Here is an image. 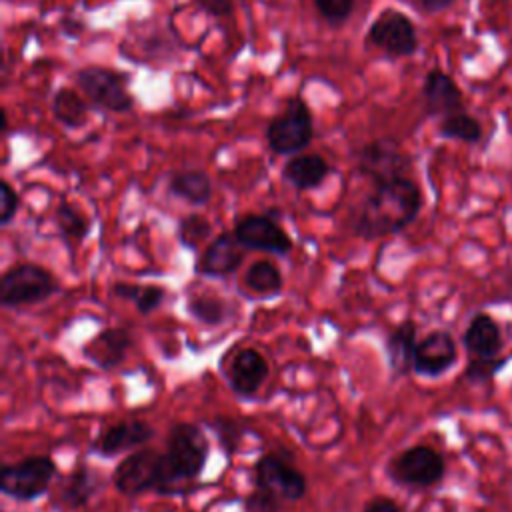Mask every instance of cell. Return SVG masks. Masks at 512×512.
Here are the masks:
<instances>
[{"instance_id":"cell-1","label":"cell","mask_w":512,"mask_h":512,"mask_svg":"<svg viewBox=\"0 0 512 512\" xmlns=\"http://www.w3.org/2000/svg\"><path fill=\"white\" fill-rule=\"evenodd\" d=\"M422 204V190L410 176L374 184L350 214L352 234L364 240L400 234L418 218Z\"/></svg>"},{"instance_id":"cell-2","label":"cell","mask_w":512,"mask_h":512,"mask_svg":"<svg viewBox=\"0 0 512 512\" xmlns=\"http://www.w3.org/2000/svg\"><path fill=\"white\" fill-rule=\"evenodd\" d=\"M210 442L204 430L194 422L172 424L166 436V450L162 452L164 464V492L174 496L188 492L202 476L208 462Z\"/></svg>"},{"instance_id":"cell-3","label":"cell","mask_w":512,"mask_h":512,"mask_svg":"<svg viewBox=\"0 0 512 512\" xmlns=\"http://www.w3.org/2000/svg\"><path fill=\"white\" fill-rule=\"evenodd\" d=\"M62 290L58 278L36 262H18L0 278V304L6 310H18L46 302Z\"/></svg>"},{"instance_id":"cell-4","label":"cell","mask_w":512,"mask_h":512,"mask_svg":"<svg viewBox=\"0 0 512 512\" xmlns=\"http://www.w3.org/2000/svg\"><path fill=\"white\" fill-rule=\"evenodd\" d=\"M74 84L92 106L104 112L126 114L134 108V96L128 90L130 76L120 70L98 64L82 66L74 72Z\"/></svg>"},{"instance_id":"cell-5","label":"cell","mask_w":512,"mask_h":512,"mask_svg":"<svg viewBox=\"0 0 512 512\" xmlns=\"http://www.w3.org/2000/svg\"><path fill=\"white\" fill-rule=\"evenodd\" d=\"M264 136L270 152L276 156L306 150L314 138V118L308 102L300 94L290 96L284 110L268 122Z\"/></svg>"},{"instance_id":"cell-6","label":"cell","mask_w":512,"mask_h":512,"mask_svg":"<svg viewBox=\"0 0 512 512\" xmlns=\"http://www.w3.org/2000/svg\"><path fill=\"white\" fill-rule=\"evenodd\" d=\"M58 472L56 462L48 454L26 456L18 462L4 464L0 470V490L16 502H32L50 490Z\"/></svg>"},{"instance_id":"cell-7","label":"cell","mask_w":512,"mask_h":512,"mask_svg":"<svg viewBox=\"0 0 512 512\" xmlns=\"http://www.w3.org/2000/svg\"><path fill=\"white\" fill-rule=\"evenodd\" d=\"M254 486L268 490L284 502L300 500L308 490L306 476L296 468L294 456L284 448L264 452L252 470Z\"/></svg>"},{"instance_id":"cell-8","label":"cell","mask_w":512,"mask_h":512,"mask_svg":"<svg viewBox=\"0 0 512 512\" xmlns=\"http://www.w3.org/2000/svg\"><path fill=\"white\" fill-rule=\"evenodd\" d=\"M114 488L124 496H140L144 492H164L162 452L156 448H138L124 456L112 472Z\"/></svg>"},{"instance_id":"cell-9","label":"cell","mask_w":512,"mask_h":512,"mask_svg":"<svg viewBox=\"0 0 512 512\" xmlns=\"http://www.w3.org/2000/svg\"><path fill=\"white\" fill-rule=\"evenodd\" d=\"M386 472L398 486L432 488L444 478L446 462L438 450L418 444L398 452L388 462Z\"/></svg>"},{"instance_id":"cell-10","label":"cell","mask_w":512,"mask_h":512,"mask_svg":"<svg viewBox=\"0 0 512 512\" xmlns=\"http://www.w3.org/2000/svg\"><path fill=\"white\" fill-rule=\"evenodd\" d=\"M356 170L370 178L372 184L408 176L412 158L396 138L380 136L366 142L356 154Z\"/></svg>"},{"instance_id":"cell-11","label":"cell","mask_w":512,"mask_h":512,"mask_svg":"<svg viewBox=\"0 0 512 512\" xmlns=\"http://www.w3.org/2000/svg\"><path fill=\"white\" fill-rule=\"evenodd\" d=\"M366 46L380 48L388 56L406 58L418 52L420 40L410 16L396 8H384L366 30Z\"/></svg>"},{"instance_id":"cell-12","label":"cell","mask_w":512,"mask_h":512,"mask_svg":"<svg viewBox=\"0 0 512 512\" xmlns=\"http://www.w3.org/2000/svg\"><path fill=\"white\" fill-rule=\"evenodd\" d=\"M236 240L244 250L270 252L276 256H288L294 242L288 232L270 214H244L234 222L232 228Z\"/></svg>"},{"instance_id":"cell-13","label":"cell","mask_w":512,"mask_h":512,"mask_svg":"<svg viewBox=\"0 0 512 512\" xmlns=\"http://www.w3.org/2000/svg\"><path fill=\"white\" fill-rule=\"evenodd\" d=\"M458 360L456 342L450 332L434 330L418 340L414 350L412 372L424 378H438L448 372Z\"/></svg>"},{"instance_id":"cell-14","label":"cell","mask_w":512,"mask_h":512,"mask_svg":"<svg viewBox=\"0 0 512 512\" xmlns=\"http://www.w3.org/2000/svg\"><path fill=\"white\" fill-rule=\"evenodd\" d=\"M244 260V246L236 240L232 230L214 236L196 260V274L206 278H226L234 274Z\"/></svg>"},{"instance_id":"cell-15","label":"cell","mask_w":512,"mask_h":512,"mask_svg":"<svg viewBox=\"0 0 512 512\" xmlns=\"http://www.w3.org/2000/svg\"><path fill=\"white\" fill-rule=\"evenodd\" d=\"M156 430L144 420H126L108 426L94 442L92 450L104 458L134 452L154 438Z\"/></svg>"},{"instance_id":"cell-16","label":"cell","mask_w":512,"mask_h":512,"mask_svg":"<svg viewBox=\"0 0 512 512\" xmlns=\"http://www.w3.org/2000/svg\"><path fill=\"white\" fill-rule=\"evenodd\" d=\"M268 360L256 348H240L226 370L232 392L240 398H254L268 378Z\"/></svg>"},{"instance_id":"cell-17","label":"cell","mask_w":512,"mask_h":512,"mask_svg":"<svg viewBox=\"0 0 512 512\" xmlns=\"http://www.w3.org/2000/svg\"><path fill=\"white\" fill-rule=\"evenodd\" d=\"M132 344H134V336L130 328L126 326L104 328L82 346V356L94 366H98L100 370H112L124 362Z\"/></svg>"},{"instance_id":"cell-18","label":"cell","mask_w":512,"mask_h":512,"mask_svg":"<svg viewBox=\"0 0 512 512\" xmlns=\"http://www.w3.org/2000/svg\"><path fill=\"white\" fill-rule=\"evenodd\" d=\"M422 100L426 116H448L464 110V94L456 80L440 70L432 68L426 72L422 82Z\"/></svg>"},{"instance_id":"cell-19","label":"cell","mask_w":512,"mask_h":512,"mask_svg":"<svg viewBox=\"0 0 512 512\" xmlns=\"http://www.w3.org/2000/svg\"><path fill=\"white\" fill-rule=\"evenodd\" d=\"M330 174V164L324 156L314 152H304L288 158L282 166V178L296 190L308 192L324 184Z\"/></svg>"},{"instance_id":"cell-20","label":"cell","mask_w":512,"mask_h":512,"mask_svg":"<svg viewBox=\"0 0 512 512\" xmlns=\"http://www.w3.org/2000/svg\"><path fill=\"white\" fill-rule=\"evenodd\" d=\"M416 332H418L416 322L414 320H404L398 326H394V330L386 336L384 354H386L390 374L394 378L406 376L412 370L414 350H416V344H418Z\"/></svg>"},{"instance_id":"cell-21","label":"cell","mask_w":512,"mask_h":512,"mask_svg":"<svg viewBox=\"0 0 512 512\" xmlns=\"http://www.w3.org/2000/svg\"><path fill=\"white\" fill-rule=\"evenodd\" d=\"M100 486V476L86 462H78L72 472L60 482L58 500L70 510L84 508L96 496Z\"/></svg>"},{"instance_id":"cell-22","label":"cell","mask_w":512,"mask_h":512,"mask_svg":"<svg viewBox=\"0 0 512 512\" xmlns=\"http://www.w3.org/2000/svg\"><path fill=\"white\" fill-rule=\"evenodd\" d=\"M168 192L186 204L204 206L212 198V180L202 168L176 170L168 178Z\"/></svg>"},{"instance_id":"cell-23","label":"cell","mask_w":512,"mask_h":512,"mask_svg":"<svg viewBox=\"0 0 512 512\" xmlns=\"http://www.w3.org/2000/svg\"><path fill=\"white\" fill-rule=\"evenodd\" d=\"M462 344L470 356H496L502 348L500 326L492 316L476 314L462 336Z\"/></svg>"},{"instance_id":"cell-24","label":"cell","mask_w":512,"mask_h":512,"mask_svg":"<svg viewBox=\"0 0 512 512\" xmlns=\"http://www.w3.org/2000/svg\"><path fill=\"white\" fill-rule=\"evenodd\" d=\"M50 110L68 130H78L88 122V102L74 88L60 86L50 98Z\"/></svg>"},{"instance_id":"cell-25","label":"cell","mask_w":512,"mask_h":512,"mask_svg":"<svg viewBox=\"0 0 512 512\" xmlns=\"http://www.w3.org/2000/svg\"><path fill=\"white\" fill-rule=\"evenodd\" d=\"M244 284L248 286L250 292L262 296V298H270L282 292L284 288V278L280 268L270 262V260H258L252 262L244 274Z\"/></svg>"},{"instance_id":"cell-26","label":"cell","mask_w":512,"mask_h":512,"mask_svg":"<svg viewBox=\"0 0 512 512\" xmlns=\"http://www.w3.org/2000/svg\"><path fill=\"white\" fill-rule=\"evenodd\" d=\"M112 294L124 300H130L138 314L148 316L152 314L156 308L162 306L164 298H166V288L158 286V284H128V282H116L112 286Z\"/></svg>"},{"instance_id":"cell-27","label":"cell","mask_w":512,"mask_h":512,"mask_svg":"<svg viewBox=\"0 0 512 512\" xmlns=\"http://www.w3.org/2000/svg\"><path fill=\"white\" fill-rule=\"evenodd\" d=\"M186 312L198 324H202L206 328H216V326H220L226 320L228 306H226V302L218 294H214V292H200V294L188 296Z\"/></svg>"},{"instance_id":"cell-28","label":"cell","mask_w":512,"mask_h":512,"mask_svg":"<svg viewBox=\"0 0 512 512\" xmlns=\"http://www.w3.org/2000/svg\"><path fill=\"white\" fill-rule=\"evenodd\" d=\"M438 134L446 140H458L464 144H476L482 140V124L466 110L440 118Z\"/></svg>"},{"instance_id":"cell-29","label":"cell","mask_w":512,"mask_h":512,"mask_svg":"<svg viewBox=\"0 0 512 512\" xmlns=\"http://www.w3.org/2000/svg\"><path fill=\"white\" fill-rule=\"evenodd\" d=\"M54 224L66 242H82L92 230L90 218L68 200L58 204L54 212Z\"/></svg>"},{"instance_id":"cell-30","label":"cell","mask_w":512,"mask_h":512,"mask_svg":"<svg viewBox=\"0 0 512 512\" xmlns=\"http://www.w3.org/2000/svg\"><path fill=\"white\" fill-rule=\"evenodd\" d=\"M210 234H212L210 220L198 212H190L178 220L176 238L180 246H184L186 250L196 252L210 238Z\"/></svg>"},{"instance_id":"cell-31","label":"cell","mask_w":512,"mask_h":512,"mask_svg":"<svg viewBox=\"0 0 512 512\" xmlns=\"http://www.w3.org/2000/svg\"><path fill=\"white\" fill-rule=\"evenodd\" d=\"M206 424L214 432L220 448L228 456H232L246 434L244 424H240L236 418H230V416H216V418H210Z\"/></svg>"},{"instance_id":"cell-32","label":"cell","mask_w":512,"mask_h":512,"mask_svg":"<svg viewBox=\"0 0 512 512\" xmlns=\"http://www.w3.org/2000/svg\"><path fill=\"white\" fill-rule=\"evenodd\" d=\"M506 362V358L498 356H470L464 370V378L472 384H484L492 380L498 374V370L506 366Z\"/></svg>"},{"instance_id":"cell-33","label":"cell","mask_w":512,"mask_h":512,"mask_svg":"<svg viewBox=\"0 0 512 512\" xmlns=\"http://www.w3.org/2000/svg\"><path fill=\"white\" fill-rule=\"evenodd\" d=\"M320 18L330 26H342L350 20L356 0H312Z\"/></svg>"},{"instance_id":"cell-34","label":"cell","mask_w":512,"mask_h":512,"mask_svg":"<svg viewBox=\"0 0 512 512\" xmlns=\"http://www.w3.org/2000/svg\"><path fill=\"white\" fill-rule=\"evenodd\" d=\"M284 506V500L278 498L276 494L256 488L244 498L242 502V510L244 512H280Z\"/></svg>"},{"instance_id":"cell-35","label":"cell","mask_w":512,"mask_h":512,"mask_svg":"<svg viewBox=\"0 0 512 512\" xmlns=\"http://www.w3.org/2000/svg\"><path fill=\"white\" fill-rule=\"evenodd\" d=\"M20 208V194L8 180L0 182V224L8 226Z\"/></svg>"},{"instance_id":"cell-36","label":"cell","mask_w":512,"mask_h":512,"mask_svg":"<svg viewBox=\"0 0 512 512\" xmlns=\"http://www.w3.org/2000/svg\"><path fill=\"white\" fill-rule=\"evenodd\" d=\"M208 16L212 18H228L234 12V0H194Z\"/></svg>"},{"instance_id":"cell-37","label":"cell","mask_w":512,"mask_h":512,"mask_svg":"<svg viewBox=\"0 0 512 512\" xmlns=\"http://www.w3.org/2000/svg\"><path fill=\"white\" fill-rule=\"evenodd\" d=\"M362 512H402V508L396 504V500L388 496H376L366 502Z\"/></svg>"},{"instance_id":"cell-38","label":"cell","mask_w":512,"mask_h":512,"mask_svg":"<svg viewBox=\"0 0 512 512\" xmlns=\"http://www.w3.org/2000/svg\"><path fill=\"white\" fill-rule=\"evenodd\" d=\"M86 30V24L80 20V18H74V16H64L62 18V34L70 40H76L84 34Z\"/></svg>"},{"instance_id":"cell-39","label":"cell","mask_w":512,"mask_h":512,"mask_svg":"<svg viewBox=\"0 0 512 512\" xmlns=\"http://www.w3.org/2000/svg\"><path fill=\"white\" fill-rule=\"evenodd\" d=\"M456 4V0H418V6L426 12V14H440L450 10Z\"/></svg>"},{"instance_id":"cell-40","label":"cell","mask_w":512,"mask_h":512,"mask_svg":"<svg viewBox=\"0 0 512 512\" xmlns=\"http://www.w3.org/2000/svg\"><path fill=\"white\" fill-rule=\"evenodd\" d=\"M0 114H2V126L0 128H2V132H6L8 130V114H6V110H2Z\"/></svg>"}]
</instances>
